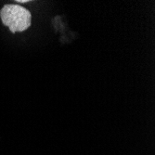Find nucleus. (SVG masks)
<instances>
[{
	"instance_id": "1",
	"label": "nucleus",
	"mask_w": 155,
	"mask_h": 155,
	"mask_svg": "<svg viewBox=\"0 0 155 155\" xmlns=\"http://www.w3.org/2000/svg\"><path fill=\"white\" fill-rule=\"evenodd\" d=\"M0 17L4 25L8 26L11 33L23 32L31 26V12L16 4H7L0 10Z\"/></svg>"
},
{
	"instance_id": "2",
	"label": "nucleus",
	"mask_w": 155,
	"mask_h": 155,
	"mask_svg": "<svg viewBox=\"0 0 155 155\" xmlns=\"http://www.w3.org/2000/svg\"><path fill=\"white\" fill-rule=\"evenodd\" d=\"M17 2H18V3H27V2H28V0H18Z\"/></svg>"
}]
</instances>
